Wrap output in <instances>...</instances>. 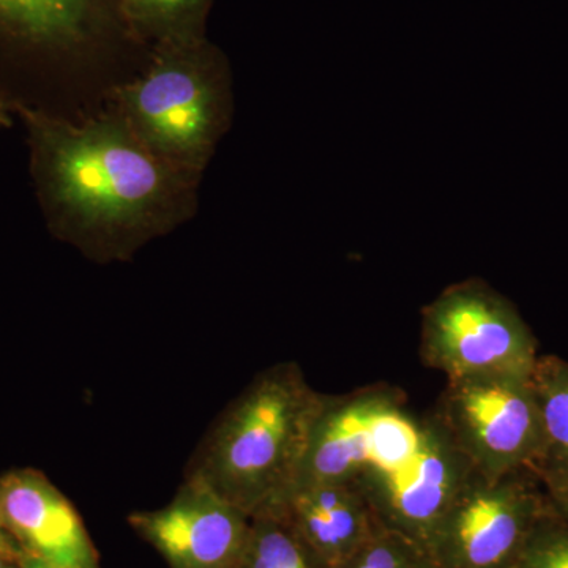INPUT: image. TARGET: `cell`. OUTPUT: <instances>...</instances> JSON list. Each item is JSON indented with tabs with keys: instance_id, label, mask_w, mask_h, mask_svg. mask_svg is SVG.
<instances>
[{
	"instance_id": "6da1fadb",
	"label": "cell",
	"mask_w": 568,
	"mask_h": 568,
	"mask_svg": "<svg viewBox=\"0 0 568 568\" xmlns=\"http://www.w3.org/2000/svg\"><path fill=\"white\" fill-rule=\"evenodd\" d=\"M51 224L95 260H126L196 212L201 179L152 152L115 112L70 122L18 108Z\"/></svg>"
},
{
	"instance_id": "7a4b0ae2",
	"label": "cell",
	"mask_w": 568,
	"mask_h": 568,
	"mask_svg": "<svg viewBox=\"0 0 568 568\" xmlns=\"http://www.w3.org/2000/svg\"><path fill=\"white\" fill-rule=\"evenodd\" d=\"M324 402L294 362L264 369L223 410L186 477L252 518L264 514L297 480Z\"/></svg>"
},
{
	"instance_id": "3957f363",
	"label": "cell",
	"mask_w": 568,
	"mask_h": 568,
	"mask_svg": "<svg viewBox=\"0 0 568 568\" xmlns=\"http://www.w3.org/2000/svg\"><path fill=\"white\" fill-rule=\"evenodd\" d=\"M111 111L152 152L201 179L230 129V70L200 36L160 41L148 71L112 91Z\"/></svg>"
},
{
	"instance_id": "277c9868",
	"label": "cell",
	"mask_w": 568,
	"mask_h": 568,
	"mask_svg": "<svg viewBox=\"0 0 568 568\" xmlns=\"http://www.w3.org/2000/svg\"><path fill=\"white\" fill-rule=\"evenodd\" d=\"M422 358L447 381L530 376L537 338L508 298L481 280L454 284L422 313Z\"/></svg>"
},
{
	"instance_id": "5b68a950",
	"label": "cell",
	"mask_w": 568,
	"mask_h": 568,
	"mask_svg": "<svg viewBox=\"0 0 568 568\" xmlns=\"http://www.w3.org/2000/svg\"><path fill=\"white\" fill-rule=\"evenodd\" d=\"M549 507L532 469L503 477L474 470L433 529L426 555L436 568H514Z\"/></svg>"
},
{
	"instance_id": "8992f818",
	"label": "cell",
	"mask_w": 568,
	"mask_h": 568,
	"mask_svg": "<svg viewBox=\"0 0 568 568\" xmlns=\"http://www.w3.org/2000/svg\"><path fill=\"white\" fill-rule=\"evenodd\" d=\"M433 416L470 467L485 477L534 469L544 450V426L530 376L447 381Z\"/></svg>"
},
{
	"instance_id": "52a82bcc",
	"label": "cell",
	"mask_w": 568,
	"mask_h": 568,
	"mask_svg": "<svg viewBox=\"0 0 568 568\" xmlns=\"http://www.w3.org/2000/svg\"><path fill=\"white\" fill-rule=\"evenodd\" d=\"M418 433L420 422L406 417L387 392L325 396L294 485L361 480L394 470L413 457Z\"/></svg>"
},
{
	"instance_id": "ba28073f",
	"label": "cell",
	"mask_w": 568,
	"mask_h": 568,
	"mask_svg": "<svg viewBox=\"0 0 568 568\" xmlns=\"http://www.w3.org/2000/svg\"><path fill=\"white\" fill-rule=\"evenodd\" d=\"M473 473L443 425L429 416L420 422L413 457L361 481L381 525L425 549L448 504Z\"/></svg>"
},
{
	"instance_id": "9c48e42d",
	"label": "cell",
	"mask_w": 568,
	"mask_h": 568,
	"mask_svg": "<svg viewBox=\"0 0 568 568\" xmlns=\"http://www.w3.org/2000/svg\"><path fill=\"white\" fill-rule=\"evenodd\" d=\"M129 523L171 568H241L252 530L250 515L192 477L166 506Z\"/></svg>"
},
{
	"instance_id": "30bf717a",
	"label": "cell",
	"mask_w": 568,
	"mask_h": 568,
	"mask_svg": "<svg viewBox=\"0 0 568 568\" xmlns=\"http://www.w3.org/2000/svg\"><path fill=\"white\" fill-rule=\"evenodd\" d=\"M0 510L28 558L59 568H99L77 508L36 470H14L0 478Z\"/></svg>"
},
{
	"instance_id": "8fae6325",
	"label": "cell",
	"mask_w": 568,
	"mask_h": 568,
	"mask_svg": "<svg viewBox=\"0 0 568 568\" xmlns=\"http://www.w3.org/2000/svg\"><path fill=\"white\" fill-rule=\"evenodd\" d=\"M267 511L280 515L335 568L383 526L361 480L294 485Z\"/></svg>"
},
{
	"instance_id": "7c38bea8",
	"label": "cell",
	"mask_w": 568,
	"mask_h": 568,
	"mask_svg": "<svg viewBox=\"0 0 568 568\" xmlns=\"http://www.w3.org/2000/svg\"><path fill=\"white\" fill-rule=\"evenodd\" d=\"M530 384L544 426V450L532 470L538 477L564 473L568 470V361L538 355Z\"/></svg>"
},
{
	"instance_id": "4fadbf2b",
	"label": "cell",
	"mask_w": 568,
	"mask_h": 568,
	"mask_svg": "<svg viewBox=\"0 0 568 568\" xmlns=\"http://www.w3.org/2000/svg\"><path fill=\"white\" fill-rule=\"evenodd\" d=\"M89 0H0V29L33 43H67L81 36Z\"/></svg>"
},
{
	"instance_id": "5bb4252c",
	"label": "cell",
	"mask_w": 568,
	"mask_h": 568,
	"mask_svg": "<svg viewBox=\"0 0 568 568\" xmlns=\"http://www.w3.org/2000/svg\"><path fill=\"white\" fill-rule=\"evenodd\" d=\"M241 568H335L310 547L280 515L264 511L252 518Z\"/></svg>"
},
{
	"instance_id": "9a60e30c",
	"label": "cell",
	"mask_w": 568,
	"mask_h": 568,
	"mask_svg": "<svg viewBox=\"0 0 568 568\" xmlns=\"http://www.w3.org/2000/svg\"><path fill=\"white\" fill-rule=\"evenodd\" d=\"M207 0H122L134 28L159 41L200 36L201 14Z\"/></svg>"
},
{
	"instance_id": "2e32d148",
	"label": "cell",
	"mask_w": 568,
	"mask_h": 568,
	"mask_svg": "<svg viewBox=\"0 0 568 568\" xmlns=\"http://www.w3.org/2000/svg\"><path fill=\"white\" fill-rule=\"evenodd\" d=\"M339 568H436L425 549L384 528L373 534Z\"/></svg>"
},
{
	"instance_id": "e0dca14e",
	"label": "cell",
	"mask_w": 568,
	"mask_h": 568,
	"mask_svg": "<svg viewBox=\"0 0 568 568\" xmlns=\"http://www.w3.org/2000/svg\"><path fill=\"white\" fill-rule=\"evenodd\" d=\"M514 568H568V519L549 507L530 530Z\"/></svg>"
},
{
	"instance_id": "ac0fdd59",
	"label": "cell",
	"mask_w": 568,
	"mask_h": 568,
	"mask_svg": "<svg viewBox=\"0 0 568 568\" xmlns=\"http://www.w3.org/2000/svg\"><path fill=\"white\" fill-rule=\"evenodd\" d=\"M552 510L568 519V470L540 477Z\"/></svg>"
},
{
	"instance_id": "d6986e66",
	"label": "cell",
	"mask_w": 568,
	"mask_h": 568,
	"mask_svg": "<svg viewBox=\"0 0 568 568\" xmlns=\"http://www.w3.org/2000/svg\"><path fill=\"white\" fill-rule=\"evenodd\" d=\"M0 552L6 555L7 558L13 560L24 559L22 551L14 545V538L11 537L9 529H7L6 521H3L2 510H0Z\"/></svg>"
},
{
	"instance_id": "ffe728a7",
	"label": "cell",
	"mask_w": 568,
	"mask_h": 568,
	"mask_svg": "<svg viewBox=\"0 0 568 568\" xmlns=\"http://www.w3.org/2000/svg\"><path fill=\"white\" fill-rule=\"evenodd\" d=\"M21 568H59L51 566V564L43 562V560L28 558L24 556V559L21 560Z\"/></svg>"
},
{
	"instance_id": "44dd1931",
	"label": "cell",
	"mask_w": 568,
	"mask_h": 568,
	"mask_svg": "<svg viewBox=\"0 0 568 568\" xmlns=\"http://www.w3.org/2000/svg\"><path fill=\"white\" fill-rule=\"evenodd\" d=\"M10 123V108L7 104L0 103V126H7Z\"/></svg>"
},
{
	"instance_id": "7402d4cb",
	"label": "cell",
	"mask_w": 568,
	"mask_h": 568,
	"mask_svg": "<svg viewBox=\"0 0 568 568\" xmlns=\"http://www.w3.org/2000/svg\"><path fill=\"white\" fill-rule=\"evenodd\" d=\"M13 562V559L7 558L6 555H2V552H0V568H13V566H11V564Z\"/></svg>"
}]
</instances>
